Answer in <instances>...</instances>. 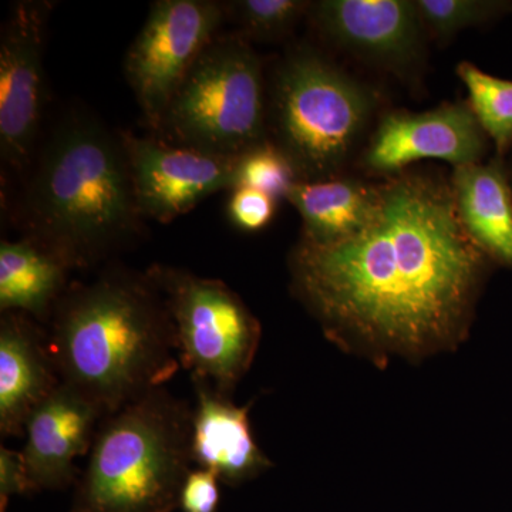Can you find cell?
Masks as SVG:
<instances>
[{
    "label": "cell",
    "mask_w": 512,
    "mask_h": 512,
    "mask_svg": "<svg viewBox=\"0 0 512 512\" xmlns=\"http://www.w3.org/2000/svg\"><path fill=\"white\" fill-rule=\"evenodd\" d=\"M375 218L332 245L299 239L292 291L336 342L429 355L466 335L491 259L458 218L450 175L409 168L379 180Z\"/></svg>",
    "instance_id": "obj_1"
},
{
    "label": "cell",
    "mask_w": 512,
    "mask_h": 512,
    "mask_svg": "<svg viewBox=\"0 0 512 512\" xmlns=\"http://www.w3.org/2000/svg\"><path fill=\"white\" fill-rule=\"evenodd\" d=\"M49 323L60 379L106 416L165 387L180 369L173 319L148 272L116 268L70 285Z\"/></svg>",
    "instance_id": "obj_2"
},
{
    "label": "cell",
    "mask_w": 512,
    "mask_h": 512,
    "mask_svg": "<svg viewBox=\"0 0 512 512\" xmlns=\"http://www.w3.org/2000/svg\"><path fill=\"white\" fill-rule=\"evenodd\" d=\"M28 239L73 269L130 245L143 215L120 133L73 114L53 131L23 198Z\"/></svg>",
    "instance_id": "obj_3"
},
{
    "label": "cell",
    "mask_w": 512,
    "mask_h": 512,
    "mask_svg": "<svg viewBox=\"0 0 512 512\" xmlns=\"http://www.w3.org/2000/svg\"><path fill=\"white\" fill-rule=\"evenodd\" d=\"M384 109L376 86L311 43H298L272 70L269 138L299 180H332L350 174Z\"/></svg>",
    "instance_id": "obj_4"
},
{
    "label": "cell",
    "mask_w": 512,
    "mask_h": 512,
    "mask_svg": "<svg viewBox=\"0 0 512 512\" xmlns=\"http://www.w3.org/2000/svg\"><path fill=\"white\" fill-rule=\"evenodd\" d=\"M190 404L165 387L101 420L70 512H173L191 471Z\"/></svg>",
    "instance_id": "obj_5"
},
{
    "label": "cell",
    "mask_w": 512,
    "mask_h": 512,
    "mask_svg": "<svg viewBox=\"0 0 512 512\" xmlns=\"http://www.w3.org/2000/svg\"><path fill=\"white\" fill-rule=\"evenodd\" d=\"M158 133L174 146L238 158L269 140L264 62L245 37L218 35L192 64Z\"/></svg>",
    "instance_id": "obj_6"
},
{
    "label": "cell",
    "mask_w": 512,
    "mask_h": 512,
    "mask_svg": "<svg viewBox=\"0 0 512 512\" xmlns=\"http://www.w3.org/2000/svg\"><path fill=\"white\" fill-rule=\"evenodd\" d=\"M163 293L177 335L181 367L192 383L232 399L254 362L261 326L244 301L218 279L170 266L148 269Z\"/></svg>",
    "instance_id": "obj_7"
},
{
    "label": "cell",
    "mask_w": 512,
    "mask_h": 512,
    "mask_svg": "<svg viewBox=\"0 0 512 512\" xmlns=\"http://www.w3.org/2000/svg\"><path fill=\"white\" fill-rule=\"evenodd\" d=\"M224 3L158 0L127 50L124 73L146 121L158 130L185 76L220 35Z\"/></svg>",
    "instance_id": "obj_8"
},
{
    "label": "cell",
    "mask_w": 512,
    "mask_h": 512,
    "mask_svg": "<svg viewBox=\"0 0 512 512\" xmlns=\"http://www.w3.org/2000/svg\"><path fill=\"white\" fill-rule=\"evenodd\" d=\"M308 18L333 49L404 86H421L430 39L416 0H316Z\"/></svg>",
    "instance_id": "obj_9"
},
{
    "label": "cell",
    "mask_w": 512,
    "mask_h": 512,
    "mask_svg": "<svg viewBox=\"0 0 512 512\" xmlns=\"http://www.w3.org/2000/svg\"><path fill=\"white\" fill-rule=\"evenodd\" d=\"M491 144L467 100L426 111L387 107L367 138L356 167L377 180L403 173L423 160L463 167L484 163Z\"/></svg>",
    "instance_id": "obj_10"
},
{
    "label": "cell",
    "mask_w": 512,
    "mask_h": 512,
    "mask_svg": "<svg viewBox=\"0 0 512 512\" xmlns=\"http://www.w3.org/2000/svg\"><path fill=\"white\" fill-rule=\"evenodd\" d=\"M49 13L50 3H16L0 37V154L16 170L30 163L42 120Z\"/></svg>",
    "instance_id": "obj_11"
},
{
    "label": "cell",
    "mask_w": 512,
    "mask_h": 512,
    "mask_svg": "<svg viewBox=\"0 0 512 512\" xmlns=\"http://www.w3.org/2000/svg\"><path fill=\"white\" fill-rule=\"evenodd\" d=\"M120 136L143 218L168 224L215 192L237 187V158L130 133Z\"/></svg>",
    "instance_id": "obj_12"
},
{
    "label": "cell",
    "mask_w": 512,
    "mask_h": 512,
    "mask_svg": "<svg viewBox=\"0 0 512 512\" xmlns=\"http://www.w3.org/2000/svg\"><path fill=\"white\" fill-rule=\"evenodd\" d=\"M104 417L93 400L63 382L33 410L22 451L33 491L64 490L77 483L74 461L90 453Z\"/></svg>",
    "instance_id": "obj_13"
},
{
    "label": "cell",
    "mask_w": 512,
    "mask_h": 512,
    "mask_svg": "<svg viewBox=\"0 0 512 512\" xmlns=\"http://www.w3.org/2000/svg\"><path fill=\"white\" fill-rule=\"evenodd\" d=\"M62 384L47 333L20 312L0 318V433L22 437L30 414Z\"/></svg>",
    "instance_id": "obj_14"
},
{
    "label": "cell",
    "mask_w": 512,
    "mask_h": 512,
    "mask_svg": "<svg viewBox=\"0 0 512 512\" xmlns=\"http://www.w3.org/2000/svg\"><path fill=\"white\" fill-rule=\"evenodd\" d=\"M194 387L197 404L192 413V463L214 471L222 483L231 487L271 467L252 436L251 404L239 407L205 384L195 383Z\"/></svg>",
    "instance_id": "obj_15"
},
{
    "label": "cell",
    "mask_w": 512,
    "mask_h": 512,
    "mask_svg": "<svg viewBox=\"0 0 512 512\" xmlns=\"http://www.w3.org/2000/svg\"><path fill=\"white\" fill-rule=\"evenodd\" d=\"M450 183L468 237L491 261L512 266V190L504 158L453 168Z\"/></svg>",
    "instance_id": "obj_16"
},
{
    "label": "cell",
    "mask_w": 512,
    "mask_h": 512,
    "mask_svg": "<svg viewBox=\"0 0 512 512\" xmlns=\"http://www.w3.org/2000/svg\"><path fill=\"white\" fill-rule=\"evenodd\" d=\"M286 201L302 220V241L332 245L355 237L375 218L379 181L346 174L332 180L299 181Z\"/></svg>",
    "instance_id": "obj_17"
},
{
    "label": "cell",
    "mask_w": 512,
    "mask_h": 512,
    "mask_svg": "<svg viewBox=\"0 0 512 512\" xmlns=\"http://www.w3.org/2000/svg\"><path fill=\"white\" fill-rule=\"evenodd\" d=\"M69 266L36 242L0 244V311L20 312L37 322L52 318L57 302L69 289Z\"/></svg>",
    "instance_id": "obj_18"
},
{
    "label": "cell",
    "mask_w": 512,
    "mask_h": 512,
    "mask_svg": "<svg viewBox=\"0 0 512 512\" xmlns=\"http://www.w3.org/2000/svg\"><path fill=\"white\" fill-rule=\"evenodd\" d=\"M456 73L466 86L468 104L495 147V156L505 158L512 148V80L491 76L467 60L458 63Z\"/></svg>",
    "instance_id": "obj_19"
},
{
    "label": "cell",
    "mask_w": 512,
    "mask_h": 512,
    "mask_svg": "<svg viewBox=\"0 0 512 512\" xmlns=\"http://www.w3.org/2000/svg\"><path fill=\"white\" fill-rule=\"evenodd\" d=\"M416 6L430 42L439 46L512 15V0H416Z\"/></svg>",
    "instance_id": "obj_20"
},
{
    "label": "cell",
    "mask_w": 512,
    "mask_h": 512,
    "mask_svg": "<svg viewBox=\"0 0 512 512\" xmlns=\"http://www.w3.org/2000/svg\"><path fill=\"white\" fill-rule=\"evenodd\" d=\"M311 5L309 0H235L224 3V10L248 42H279L308 18Z\"/></svg>",
    "instance_id": "obj_21"
},
{
    "label": "cell",
    "mask_w": 512,
    "mask_h": 512,
    "mask_svg": "<svg viewBox=\"0 0 512 512\" xmlns=\"http://www.w3.org/2000/svg\"><path fill=\"white\" fill-rule=\"evenodd\" d=\"M237 187L252 188L271 195L275 200H286L293 185L299 183L298 173L274 141H264L249 148L237 158Z\"/></svg>",
    "instance_id": "obj_22"
},
{
    "label": "cell",
    "mask_w": 512,
    "mask_h": 512,
    "mask_svg": "<svg viewBox=\"0 0 512 512\" xmlns=\"http://www.w3.org/2000/svg\"><path fill=\"white\" fill-rule=\"evenodd\" d=\"M278 202L265 192L238 187L229 197L228 217L241 231L258 232L274 220Z\"/></svg>",
    "instance_id": "obj_23"
},
{
    "label": "cell",
    "mask_w": 512,
    "mask_h": 512,
    "mask_svg": "<svg viewBox=\"0 0 512 512\" xmlns=\"http://www.w3.org/2000/svg\"><path fill=\"white\" fill-rule=\"evenodd\" d=\"M220 478L211 470H191L185 478L180 495L183 512H217L220 507Z\"/></svg>",
    "instance_id": "obj_24"
},
{
    "label": "cell",
    "mask_w": 512,
    "mask_h": 512,
    "mask_svg": "<svg viewBox=\"0 0 512 512\" xmlns=\"http://www.w3.org/2000/svg\"><path fill=\"white\" fill-rule=\"evenodd\" d=\"M35 493L22 453L0 447V512H5L12 495Z\"/></svg>",
    "instance_id": "obj_25"
},
{
    "label": "cell",
    "mask_w": 512,
    "mask_h": 512,
    "mask_svg": "<svg viewBox=\"0 0 512 512\" xmlns=\"http://www.w3.org/2000/svg\"><path fill=\"white\" fill-rule=\"evenodd\" d=\"M505 160V168H507L508 180H510L511 190H512V148L510 153L507 154L504 158Z\"/></svg>",
    "instance_id": "obj_26"
}]
</instances>
